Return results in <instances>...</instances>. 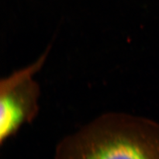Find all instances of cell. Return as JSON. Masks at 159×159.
I'll list each match as a JSON object with an SVG mask.
<instances>
[{
    "instance_id": "obj_1",
    "label": "cell",
    "mask_w": 159,
    "mask_h": 159,
    "mask_svg": "<svg viewBox=\"0 0 159 159\" xmlns=\"http://www.w3.org/2000/svg\"><path fill=\"white\" fill-rule=\"evenodd\" d=\"M54 159H159V123L131 114H101L62 138Z\"/></svg>"
},
{
    "instance_id": "obj_2",
    "label": "cell",
    "mask_w": 159,
    "mask_h": 159,
    "mask_svg": "<svg viewBox=\"0 0 159 159\" xmlns=\"http://www.w3.org/2000/svg\"><path fill=\"white\" fill-rule=\"evenodd\" d=\"M51 47L35 61L16 70L0 81V144L32 123L39 113L41 88L34 79L46 62Z\"/></svg>"
}]
</instances>
